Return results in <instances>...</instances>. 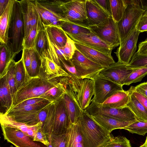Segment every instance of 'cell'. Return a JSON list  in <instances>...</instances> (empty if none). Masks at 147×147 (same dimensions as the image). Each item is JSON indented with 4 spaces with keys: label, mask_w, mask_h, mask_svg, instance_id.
Segmentation results:
<instances>
[{
    "label": "cell",
    "mask_w": 147,
    "mask_h": 147,
    "mask_svg": "<svg viewBox=\"0 0 147 147\" xmlns=\"http://www.w3.org/2000/svg\"><path fill=\"white\" fill-rule=\"evenodd\" d=\"M77 122L85 147H105L113 136L86 110H83Z\"/></svg>",
    "instance_id": "cell-1"
},
{
    "label": "cell",
    "mask_w": 147,
    "mask_h": 147,
    "mask_svg": "<svg viewBox=\"0 0 147 147\" xmlns=\"http://www.w3.org/2000/svg\"><path fill=\"white\" fill-rule=\"evenodd\" d=\"M58 82L57 80H47L41 73L37 76H30L15 93L13 98L11 108L26 100L39 97Z\"/></svg>",
    "instance_id": "cell-2"
},
{
    "label": "cell",
    "mask_w": 147,
    "mask_h": 147,
    "mask_svg": "<svg viewBox=\"0 0 147 147\" xmlns=\"http://www.w3.org/2000/svg\"><path fill=\"white\" fill-rule=\"evenodd\" d=\"M25 27L19 1L15 0L10 24L7 45L16 55L24 48Z\"/></svg>",
    "instance_id": "cell-3"
},
{
    "label": "cell",
    "mask_w": 147,
    "mask_h": 147,
    "mask_svg": "<svg viewBox=\"0 0 147 147\" xmlns=\"http://www.w3.org/2000/svg\"><path fill=\"white\" fill-rule=\"evenodd\" d=\"M36 9L42 23L45 25L60 26L63 18L60 7V0H36Z\"/></svg>",
    "instance_id": "cell-4"
},
{
    "label": "cell",
    "mask_w": 147,
    "mask_h": 147,
    "mask_svg": "<svg viewBox=\"0 0 147 147\" xmlns=\"http://www.w3.org/2000/svg\"><path fill=\"white\" fill-rule=\"evenodd\" d=\"M127 7L121 20L117 23L120 44L137 25L145 11L134 3L132 0H126Z\"/></svg>",
    "instance_id": "cell-5"
},
{
    "label": "cell",
    "mask_w": 147,
    "mask_h": 147,
    "mask_svg": "<svg viewBox=\"0 0 147 147\" xmlns=\"http://www.w3.org/2000/svg\"><path fill=\"white\" fill-rule=\"evenodd\" d=\"M88 27L92 32L108 45L112 50L120 45L117 23L111 16L97 25Z\"/></svg>",
    "instance_id": "cell-6"
},
{
    "label": "cell",
    "mask_w": 147,
    "mask_h": 147,
    "mask_svg": "<svg viewBox=\"0 0 147 147\" xmlns=\"http://www.w3.org/2000/svg\"><path fill=\"white\" fill-rule=\"evenodd\" d=\"M86 2V0H60V8L65 20L88 26Z\"/></svg>",
    "instance_id": "cell-7"
},
{
    "label": "cell",
    "mask_w": 147,
    "mask_h": 147,
    "mask_svg": "<svg viewBox=\"0 0 147 147\" xmlns=\"http://www.w3.org/2000/svg\"><path fill=\"white\" fill-rule=\"evenodd\" d=\"M70 60L75 66L80 80H93L105 68L86 57L77 49Z\"/></svg>",
    "instance_id": "cell-8"
},
{
    "label": "cell",
    "mask_w": 147,
    "mask_h": 147,
    "mask_svg": "<svg viewBox=\"0 0 147 147\" xmlns=\"http://www.w3.org/2000/svg\"><path fill=\"white\" fill-rule=\"evenodd\" d=\"M86 110L90 115H100L110 117L123 121L135 122L137 120L134 115L127 107L115 108L102 107L92 102Z\"/></svg>",
    "instance_id": "cell-9"
},
{
    "label": "cell",
    "mask_w": 147,
    "mask_h": 147,
    "mask_svg": "<svg viewBox=\"0 0 147 147\" xmlns=\"http://www.w3.org/2000/svg\"><path fill=\"white\" fill-rule=\"evenodd\" d=\"M93 80L94 94L91 102L96 103L102 104L115 92L123 90L122 86L99 74Z\"/></svg>",
    "instance_id": "cell-10"
},
{
    "label": "cell",
    "mask_w": 147,
    "mask_h": 147,
    "mask_svg": "<svg viewBox=\"0 0 147 147\" xmlns=\"http://www.w3.org/2000/svg\"><path fill=\"white\" fill-rule=\"evenodd\" d=\"M41 56V65L39 72L49 80H56L70 76L61 66L58 65L47 48L43 52Z\"/></svg>",
    "instance_id": "cell-11"
},
{
    "label": "cell",
    "mask_w": 147,
    "mask_h": 147,
    "mask_svg": "<svg viewBox=\"0 0 147 147\" xmlns=\"http://www.w3.org/2000/svg\"><path fill=\"white\" fill-rule=\"evenodd\" d=\"M137 25L114 52L117 57L118 62L128 65L135 53L138 36L140 33L137 30Z\"/></svg>",
    "instance_id": "cell-12"
},
{
    "label": "cell",
    "mask_w": 147,
    "mask_h": 147,
    "mask_svg": "<svg viewBox=\"0 0 147 147\" xmlns=\"http://www.w3.org/2000/svg\"><path fill=\"white\" fill-rule=\"evenodd\" d=\"M1 127L4 140L16 147H47L34 141L32 138L18 129Z\"/></svg>",
    "instance_id": "cell-13"
},
{
    "label": "cell",
    "mask_w": 147,
    "mask_h": 147,
    "mask_svg": "<svg viewBox=\"0 0 147 147\" xmlns=\"http://www.w3.org/2000/svg\"><path fill=\"white\" fill-rule=\"evenodd\" d=\"M134 70V68H131L128 65L115 62L105 67L99 74L123 86L125 80Z\"/></svg>",
    "instance_id": "cell-14"
},
{
    "label": "cell",
    "mask_w": 147,
    "mask_h": 147,
    "mask_svg": "<svg viewBox=\"0 0 147 147\" xmlns=\"http://www.w3.org/2000/svg\"><path fill=\"white\" fill-rule=\"evenodd\" d=\"M74 42L103 53L111 55L112 50L109 46L91 32L77 34H66Z\"/></svg>",
    "instance_id": "cell-15"
},
{
    "label": "cell",
    "mask_w": 147,
    "mask_h": 147,
    "mask_svg": "<svg viewBox=\"0 0 147 147\" xmlns=\"http://www.w3.org/2000/svg\"><path fill=\"white\" fill-rule=\"evenodd\" d=\"M63 98L71 124L76 123L84 110L82 109L78 101L76 94L74 91L69 81L67 84Z\"/></svg>",
    "instance_id": "cell-16"
},
{
    "label": "cell",
    "mask_w": 147,
    "mask_h": 147,
    "mask_svg": "<svg viewBox=\"0 0 147 147\" xmlns=\"http://www.w3.org/2000/svg\"><path fill=\"white\" fill-rule=\"evenodd\" d=\"M53 102L55 106V115L52 133L66 134L71 124L63 97Z\"/></svg>",
    "instance_id": "cell-17"
},
{
    "label": "cell",
    "mask_w": 147,
    "mask_h": 147,
    "mask_svg": "<svg viewBox=\"0 0 147 147\" xmlns=\"http://www.w3.org/2000/svg\"><path fill=\"white\" fill-rule=\"evenodd\" d=\"M19 1L25 25L26 37L41 20L36 9L34 1L22 0Z\"/></svg>",
    "instance_id": "cell-18"
},
{
    "label": "cell",
    "mask_w": 147,
    "mask_h": 147,
    "mask_svg": "<svg viewBox=\"0 0 147 147\" xmlns=\"http://www.w3.org/2000/svg\"><path fill=\"white\" fill-rule=\"evenodd\" d=\"M0 122L1 126L18 129L33 139L39 127L43 125L41 122L34 125H29L17 121L6 112L0 113Z\"/></svg>",
    "instance_id": "cell-19"
},
{
    "label": "cell",
    "mask_w": 147,
    "mask_h": 147,
    "mask_svg": "<svg viewBox=\"0 0 147 147\" xmlns=\"http://www.w3.org/2000/svg\"><path fill=\"white\" fill-rule=\"evenodd\" d=\"M75 42L76 49L86 57L106 67L115 62L111 55L105 54Z\"/></svg>",
    "instance_id": "cell-20"
},
{
    "label": "cell",
    "mask_w": 147,
    "mask_h": 147,
    "mask_svg": "<svg viewBox=\"0 0 147 147\" xmlns=\"http://www.w3.org/2000/svg\"><path fill=\"white\" fill-rule=\"evenodd\" d=\"M86 9L88 26L97 25L111 16L101 7L96 0H86Z\"/></svg>",
    "instance_id": "cell-21"
},
{
    "label": "cell",
    "mask_w": 147,
    "mask_h": 147,
    "mask_svg": "<svg viewBox=\"0 0 147 147\" xmlns=\"http://www.w3.org/2000/svg\"><path fill=\"white\" fill-rule=\"evenodd\" d=\"M51 103L38 111L20 114L10 115L16 121L29 125H34L41 122L42 123L43 126L45 122L49 109Z\"/></svg>",
    "instance_id": "cell-22"
},
{
    "label": "cell",
    "mask_w": 147,
    "mask_h": 147,
    "mask_svg": "<svg viewBox=\"0 0 147 147\" xmlns=\"http://www.w3.org/2000/svg\"><path fill=\"white\" fill-rule=\"evenodd\" d=\"M94 84L92 80L85 79L81 80L79 90L76 94L77 100L83 110H86L91 102L94 95Z\"/></svg>",
    "instance_id": "cell-23"
},
{
    "label": "cell",
    "mask_w": 147,
    "mask_h": 147,
    "mask_svg": "<svg viewBox=\"0 0 147 147\" xmlns=\"http://www.w3.org/2000/svg\"><path fill=\"white\" fill-rule=\"evenodd\" d=\"M15 0H9L8 5L0 17V43L7 45L8 34Z\"/></svg>",
    "instance_id": "cell-24"
},
{
    "label": "cell",
    "mask_w": 147,
    "mask_h": 147,
    "mask_svg": "<svg viewBox=\"0 0 147 147\" xmlns=\"http://www.w3.org/2000/svg\"><path fill=\"white\" fill-rule=\"evenodd\" d=\"M90 115L96 122L110 133L115 129H123L125 127L134 123L126 121L104 115Z\"/></svg>",
    "instance_id": "cell-25"
},
{
    "label": "cell",
    "mask_w": 147,
    "mask_h": 147,
    "mask_svg": "<svg viewBox=\"0 0 147 147\" xmlns=\"http://www.w3.org/2000/svg\"><path fill=\"white\" fill-rule=\"evenodd\" d=\"M129 96L128 90H119L113 93L103 103L98 104L102 107L120 108L126 106Z\"/></svg>",
    "instance_id": "cell-26"
},
{
    "label": "cell",
    "mask_w": 147,
    "mask_h": 147,
    "mask_svg": "<svg viewBox=\"0 0 147 147\" xmlns=\"http://www.w3.org/2000/svg\"><path fill=\"white\" fill-rule=\"evenodd\" d=\"M69 80V78H61L59 82L55 86L39 97L45 98L52 102L59 99L63 97L66 91L67 84Z\"/></svg>",
    "instance_id": "cell-27"
},
{
    "label": "cell",
    "mask_w": 147,
    "mask_h": 147,
    "mask_svg": "<svg viewBox=\"0 0 147 147\" xmlns=\"http://www.w3.org/2000/svg\"><path fill=\"white\" fill-rule=\"evenodd\" d=\"M43 25L50 40L59 47H64L67 41V35L60 27L44 24Z\"/></svg>",
    "instance_id": "cell-28"
},
{
    "label": "cell",
    "mask_w": 147,
    "mask_h": 147,
    "mask_svg": "<svg viewBox=\"0 0 147 147\" xmlns=\"http://www.w3.org/2000/svg\"><path fill=\"white\" fill-rule=\"evenodd\" d=\"M130 96L126 106L128 107L134 115L138 121H147V110L139 101L128 90Z\"/></svg>",
    "instance_id": "cell-29"
},
{
    "label": "cell",
    "mask_w": 147,
    "mask_h": 147,
    "mask_svg": "<svg viewBox=\"0 0 147 147\" xmlns=\"http://www.w3.org/2000/svg\"><path fill=\"white\" fill-rule=\"evenodd\" d=\"M66 147H85L77 123L71 124L66 133Z\"/></svg>",
    "instance_id": "cell-30"
},
{
    "label": "cell",
    "mask_w": 147,
    "mask_h": 147,
    "mask_svg": "<svg viewBox=\"0 0 147 147\" xmlns=\"http://www.w3.org/2000/svg\"><path fill=\"white\" fill-rule=\"evenodd\" d=\"M0 78L5 76L8 65L16 55L13 53L7 45L0 43Z\"/></svg>",
    "instance_id": "cell-31"
},
{
    "label": "cell",
    "mask_w": 147,
    "mask_h": 147,
    "mask_svg": "<svg viewBox=\"0 0 147 147\" xmlns=\"http://www.w3.org/2000/svg\"><path fill=\"white\" fill-rule=\"evenodd\" d=\"M61 65L70 76L69 81L71 83L74 91L76 94L79 91L81 85V81L78 76L75 66L69 60L60 61Z\"/></svg>",
    "instance_id": "cell-32"
},
{
    "label": "cell",
    "mask_w": 147,
    "mask_h": 147,
    "mask_svg": "<svg viewBox=\"0 0 147 147\" xmlns=\"http://www.w3.org/2000/svg\"><path fill=\"white\" fill-rule=\"evenodd\" d=\"M52 102L48 100L30 105L13 107L7 113L10 115L20 114L40 110Z\"/></svg>",
    "instance_id": "cell-33"
},
{
    "label": "cell",
    "mask_w": 147,
    "mask_h": 147,
    "mask_svg": "<svg viewBox=\"0 0 147 147\" xmlns=\"http://www.w3.org/2000/svg\"><path fill=\"white\" fill-rule=\"evenodd\" d=\"M60 27L66 34H77L91 32L88 26L86 25L68 21L62 22Z\"/></svg>",
    "instance_id": "cell-34"
},
{
    "label": "cell",
    "mask_w": 147,
    "mask_h": 147,
    "mask_svg": "<svg viewBox=\"0 0 147 147\" xmlns=\"http://www.w3.org/2000/svg\"><path fill=\"white\" fill-rule=\"evenodd\" d=\"M111 16L118 23L122 19L127 7L126 0H110Z\"/></svg>",
    "instance_id": "cell-35"
},
{
    "label": "cell",
    "mask_w": 147,
    "mask_h": 147,
    "mask_svg": "<svg viewBox=\"0 0 147 147\" xmlns=\"http://www.w3.org/2000/svg\"><path fill=\"white\" fill-rule=\"evenodd\" d=\"M15 74L16 86L17 90L24 84L30 77L26 73L22 58L16 63Z\"/></svg>",
    "instance_id": "cell-36"
},
{
    "label": "cell",
    "mask_w": 147,
    "mask_h": 147,
    "mask_svg": "<svg viewBox=\"0 0 147 147\" xmlns=\"http://www.w3.org/2000/svg\"><path fill=\"white\" fill-rule=\"evenodd\" d=\"M16 63L13 59L10 61L6 74L7 84L13 98L17 90L15 74Z\"/></svg>",
    "instance_id": "cell-37"
},
{
    "label": "cell",
    "mask_w": 147,
    "mask_h": 147,
    "mask_svg": "<svg viewBox=\"0 0 147 147\" xmlns=\"http://www.w3.org/2000/svg\"><path fill=\"white\" fill-rule=\"evenodd\" d=\"M43 25L41 20L30 31L25 37L24 41V48L35 49V42L38 32Z\"/></svg>",
    "instance_id": "cell-38"
},
{
    "label": "cell",
    "mask_w": 147,
    "mask_h": 147,
    "mask_svg": "<svg viewBox=\"0 0 147 147\" xmlns=\"http://www.w3.org/2000/svg\"><path fill=\"white\" fill-rule=\"evenodd\" d=\"M55 115V106L52 102L49 108L45 122L42 127L48 139L51 136L52 133Z\"/></svg>",
    "instance_id": "cell-39"
},
{
    "label": "cell",
    "mask_w": 147,
    "mask_h": 147,
    "mask_svg": "<svg viewBox=\"0 0 147 147\" xmlns=\"http://www.w3.org/2000/svg\"><path fill=\"white\" fill-rule=\"evenodd\" d=\"M47 37L43 24L37 36L35 42V50L41 56L44 51L47 48Z\"/></svg>",
    "instance_id": "cell-40"
},
{
    "label": "cell",
    "mask_w": 147,
    "mask_h": 147,
    "mask_svg": "<svg viewBox=\"0 0 147 147\" xmlns=\"http://www.w3.org/2000/svg\"><path fill=\"white\" fill-rule=\"evenodd\" d=\"M147 75V68H134L133 72L126 79L124 85H129L133 83L141 81L143 78Z\"/></svg>",
    "instance_id": "cell-41"
},
{
    "label": "cell",
    "mask_w": 147,
    "mask_h": 147,
    "mask_svg": "<svg viewBox=\"0 0 147 147\" xmlns=\"http://www.w3.org/2000/svg\"><path fill=\"white\" fill-rule=\"evenodd\" d=\"M0 90L2 91L5 98L6 105L5 112H7L12 107L13 98L7 84L6 75L0 78Z\"/></svg>",
    "instance_id": "cell-42"
},
{
    "label": "cell",
    "mask_w": 147,
    "mask_h": 147,
    "mask_svg": "<svg viewBox=\"0 0 147 147\" xmlns=\"http://www.w3.org/2000/svg\"><path fill=\"white\" fill-rule=\"evenodd\" d=\"M41 65V56L34 49L29 73L30 77H35L39 75Z\"/></svg>",
    "instance_id": "cell-43"
},
{
    "label": "cell",
    "mask_w": 147,
    "mask_h": 147,
    "mask_svg": "<svg viewBox=\"0 0 147 147\" xmlns=\"http://www.w3.org/2000/svg\"><path fill=\"white\" fill-rule=\"evenodd\" d=\"M132 134L144 136L147 133V121H136L124 128Z\"/></svg>",
    "instance_id": "cell-44"
},
{
    "label": "cell",
    "mask_w": 147,
    "mask_h": 147,
    "mask_svg": "<svg viewBox=\"0 0 147 147\" xmlns=\"http://www.w3.org/2000/svg\"><path fill=\"white\" fill-rule=\"evenodd\" d=\"M128 65L133 68H147V54L139 55L136 52Z\"/></svg>",
    "instance_id": "cell-45"
},
{
    "label": "cell",
    "mask_w": 147,
    "mask_h": 147,
    "mask_svg": "<svg viewBox=\"0 0 147 147\" xmlns=\"http://www.w3.org/2000/svg\"><path fill=\"white\" fill-rule=\"evenodd\" d=\"M105 147H131L129 140L125 137L119 136L112 137Z\"/></svg>",
    "instance_id": "cell-46"
},
{
    "label": "cell",
    "mask_w": 147,
    "mask_h": 147,
    "mask_svg": "<svg viewBox=\"0 0 147 147\" xmlns=\"http://www.w3.org/2000/svg\"><path fill=\"white\" fill-rule=\"evenodd\" d=\"M51 143L53 147H66V133L57 134L52 133L51 135Z\"/></svg>",
    "instance_id": "cell-47"
},
{
    "label": "cell",
    "mask_w": 147,
    "mask_h": 147,
    "mask_svg": "<svg viewBox=\"0 0 147 147\" xmlns=\"http://www.w3.org/2000/svg\"><path fill=\"white\" fill-rule=\"evenodd\" d=\"M33 50L24 48L22 50L21 58L22 59L26 73L29 76Z\"/></svg>",
    "instance_id": "cell-48"
},
{
    "label": "cell",
    "mask_w": 147,
    "mask_h": 147,
    "mask_svg": "<svg viewBox=\"0 0 147 147\" xmlns=\"http://www.w3.org/2000/svg\"><path fill=\"white\" fill-rule=\"evenodd\" d=\"M63 49L65 55L68 60L72 58L76 48L74 41L67 35V39L65 45Z\"/></svg>",
    "instance_id": "cell-49"
},
{
    "label": "cell",
    "mask_w": 147,
    "mask_h": 147,
    "mask_svg": "<svg viewBox=\"0 0 147 147\" xmlns=\"http://www.w3.org/2000/svg\"><path fill=\"white\" fill-rule=\"evenodd\" d=\"M42 125L39 127L33 138V140L34 141L40 142L47 146L49 144V142L46 134L42 129Z\"/></svg>",
    "instance_id": "cell-50"
},
{
    "label": "cell",
    "mask_w": 147,
    "mask_h": 147,
    "mask_svg": "<svg viewBox=\"0 0 147 147\" xmlns=\"http://www.w3.org/2000/svg\"><path fill=\"white\" fill-rule=\"evenodd\" d=\"M137 29L140 33L147 31V14L143 13L138 23Z\"/></svg>",
    "instance_id": "cell-51"
},
{
    "label": "cell",
    "mask_w": 147,
    "mask_h": 147,
    "mask_svg": "<svg viewBox=\"0 0 147 147\" xmlns=\"http://www.w3.org/2000/svg\"><path fill=\"white\" fill-rule=\"evenodd\" d=\"M46 100H48L40 97L32 98L24 100L14 107H19L27 105H32Z\"/></svg>",
    "instance_id": "cell-52"
},
{
    "label": "cell",
    "mask_w": 147,
    "mask_h": 147,
    "mask_svg": "<svg viewBox=\"0 0 147 147\" xmlns=\"http://www.w3.org/2000/svg\"><path fill=\"white\" fill-rule=\"evenodd\" d=\"M131 87L134 91L147 98V82L140 84L136 86Z\"/></svg>",
    "instance_id": "cell-53"
},
{
    "label": "cell",
    "mask_w": 147,
    "mask_h": 147,
    "mask_svg": "<svg viewBox=\"0 0 147 147\" xmlns=\"http://www.w3.org/2000/svg\"><path fill=\"white\" fill-rule=\"evenodd\" d=\"M128 90L134 95L147 110V98L134 91L131 87Z\"/></svg>",
    "instance_id": "cell-54"
},
{
    "label": "cell",
    "mask_w": 147,
    "mask_h": 147,
    "mask_svg": "<svg viewBox=\"0 0 147 147\" xmlns=\"http://www.w3.org/2000/svg\"><path fill=\"white\" fill-rule=\"evenodd\" d=\"M96 1L106 12L111 16L110 0H96Z\"/></svg>",
    "instance_id": "cell-55"
},
{
    "label": "cell",
    "mask_w": 147,
    "mask_h": 147,
    "mask_svg": "<svg viewBox=\"0 0 147 147\" xmlns=\"http://www.w3.org/2000/svg\"><path fill=\"white\" fill-rule=\"evenodd\" d=\"M136 52L139 55L147 54V38L139 43L138 51Z\"/></svg>",
    "instance_id": "cell-56"
},
{
    "label": "cell",
    "mask_w": 147,
    "mask_h": 147,
    "mask_svg": "<svg viewBox=\"0 0 147 147\" xmlns=\"http://www.w3.org/2000/svg\"><path fill=\"white\" fill-rule=\"evenodd\" d=\"M132 1L145 11H147V0H132Z\"/></svg>",
    "instance_id": "cell-57"
},
{
    "label": "cell",
    "mask_w": 147,
    "mask_h": 147,
    "mask_svg": "<svg viewBox=\"0 0 147 147\" xmlns=\"http://www.w3.org/2000/svg\"><path fill=\"white\" fill-rule=\"evenodd\" d=\"M9 0H0V14L1 15L5 9Z\"/></svg>",
    "instance_id": "cell-58"
},
{
    "label": "cell",
    "mask_w": 147,
    "mask_h": 147,
    "mask_svg": "<svg viewBox=\"0 0 147 147\" xmlns=\"http://www.w3.org/2000/svg\"><path fill=\"white\" fill-rule=\"evenodd\" d=\"M48 139L49 142V144L47 146V147H53L51 143V136Z\"/></svg>",
    "instance_id": "cell-59"
},
{
    "label": "cell",
    "mask_w": 147,
    "mask_h": 147,
    "mask_svg": "<svg viewBox=\"0 0 147 147\" xmlns=\"http://www.w3.org/2000/svg\"><path fill=\"white\" fill-rule=\"evenodd\" d=\"M139 147H147V136L146 137V139L144 143Z\"/></svg>",
    "instance_id": "cell-60"
},
{
    "label": "cell",
    "mask_w": 147,
    "mask_h": 147,
    "mask_svg": "<svg viewBox=\"0 0 147 147\" xmlns=\"http://www.w3.org/2000/svg\"><path fill=\"white\" fill-rule=\"evenodd\" d=\"M9 147H14L13 145H11Z\"/></svg>",
    "instance_id": "cell-61"
},
{
    "label": "cell",
    "mask_w": 147,
    "mask_h": 147,
    "mask_svg": "<svg viewBox=\"0 0 147 147\" xmlns=\"http://www.w3.org/2000/svg\"><path fill=\"white\" fill-rule=\"evenodd\" d=\"M144 13L147 14V11H144Z\"/></svg>",
    "instance_id": "cell-62"
}]
</instances>
